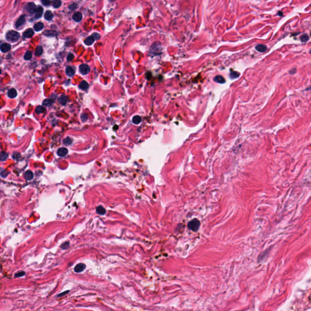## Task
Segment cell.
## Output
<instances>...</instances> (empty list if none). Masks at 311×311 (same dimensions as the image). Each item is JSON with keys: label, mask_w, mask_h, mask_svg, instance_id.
I'll return each instance as SVG.
<instances>
[{"label": "cell", "mask_w": 311, "mask_h": 311, "mask_svg": "<svg viewBox=\"0 0 311 311\" xmlns=\"http://www.w3.org/2000/svg\"><path fill=\"white\" fill-rule=\"evenodd\" d=\"M72 139L69 138H66L63 140V143L65 145H69L72 143Z\"/></svg>", "instance_id": "obj_31"}, {"label": "cell", "mask_w": 311, "mask_h": 311, "mask_svg": "<svg viewBox=\"0 0 311 311\" xmlns=\"http://www.w3.org/2000/svg\"><path fill=\"white\" fill-rule=\"evenodd\" d=\"M239 76H240V74L238 72H233L230 74V77H232V78H235L238 77Z\"/></svg>", "instance_id": "obj_35"}, {"label": "cell", "mask_w": 311, "mask_h": 311, "mask_svg": "<svg viewBox=\"0 0 311 311\" xmlns=\"http://www.w3.org/2000/svg\"><path fill=\"white\" fill-rule=\"evenodd\" d=\"M199 225H200L199 221H198V220L196 219H194L190 221V222L189 223V224H188V226H189V229H190V230H191L194 231V232L198 230L199 227Z\"/></svg>", "instance_id": "obj_2"}, {"label": "cell", "mask_w": 311, "mask_h": 311, "mask_svg": "<svg viewBox=\"0 0 311 311\" xmlns=\"http://www.w3.org/2000/svg\"><path fill=\"white\" fill-rule=\"evenodd\" d=\"M86 269V265L83 263H79L74 267V271L77 273H80Z\"/></svg>", "instance_id": "obj_5"}, {"label": "cell", "mask_w": 311, "mask_h": 311, "mask_svg": "<svg viewBox=\"0 0 311 311\" xmlns=\"http://www.w3.org/2000/svg\"><path fill=\"white\" fill-rule=\"evenodd\" d=\"M214 80L216 82L218 83L223 84L225 82V80L224 78L223 77H222L221 76H216L214 78Z\"/></svg>", "instance_id": "obj_21"}, {"label": "cell", "mask_w": 311, "mask_h": 311, "mask_svg": "<svg viewBox=\"0 0 311 311\" xmlns=\"http://www.w3.org/2000/svg\"><path fill=\"white\" fill-rule=\"evenodd\" d=\"M255 49L258 51L261 52H265L267 50V47L265 45H258L255 47Z\"/></svg>", "instance_id": "obj_17"}, {"label": "cell", "mask_w": 311, "mask_h": 311, "mask_svg": "<svg viewBox=\"0 0 311 311\" xmlns=\"http://www.w3.org/2000/svg\"><path fill=\"white\" fill-rule=\"evenodd\" d=\"M94 41H95V38H94V36L92 35V36H88V38L85 40V43L86 45H91L94 42Z\"/></svg>", "instance_id": "obj_19"}, {"label": "cell", "mask_w": 311, "mask_h": 311, "mask_svg": "<svg viewBox=\"0 0 311 311\" xmlns=\"http://www.w3.org/2000/svg\"><path fill=\"white\" fill-rule=\"evenodd\" d=\"M58 102L62 105H65L67 102V97L65 95H63L58 98Z\"/></svg>", "instance_id": "obj_18"}, {"label": "cell", "mask_w": 311, "mask_h": 311, "mask_svg": "<svg viewBox=\"0 0 311 311\" xmlns=\"http://www.w3.org/2000/svg\"><path fill=\"white\" fill-rule=\"evenodd\" d=\"M92 36H94V38H95V40H98L99 38H100V35H99L98 34H97V33H94Z\"/></svg>", "instance_id": "obj_38"}, {"label": "cell", "mask_w": 311, "mask_h": 311, "mask_svg": "<svg viewBox=\"0 0 311 311\" xmlns=\"http://www.w3.org/2000/svg\"><path fill=\"white\" fill-rule=\"evenodd\" d=\"M73 58H74V55H73V54H69V55H67V61H71L73 59Z\"/></svg>", "instance_id": "obj_36"}, {"label": "cell", "mask_w": 311, "mask_h": 311, "mask_svg": "<svg viewBox=\"0 0 311 311\" xmlns=\"http://www.w3.org/2000/svg\"><path fill=\"white\" fill-rule=\"evenodd\" d=\"M43 9L41 6H38L37 8H36V11H35V17L36 18H39L41 17L42 15H43Z\"/></svg>", "instance_id": "obj_10"}, {"label": "cell", "mask_w": 311, "mask_h": 311, "mask_svg": "<svg viewBox=\"0 0 311 311\" xmlns=\"http://www.w3.org/2000/svg\"><path fill=\"white\" fill-rule=\"evenodd\" d=\"M32 57V54L31 51H27L24 56V59L25 60H29Z\"/></svg>", "instance_id": "obj_25"}, {"label": "cell", "mask_w": 311, "mask_h": 311, "mask_svg": "<svg viewBox=\"0 0 311 311\" xmlns=\"http://www.w3.org/2000/svg\"><path fill=\"white\" fill-rule=\"evenodd\" d=\"M25 275V272H24V271H21V272H18V273H16L15 275V276L16 278L21 277V276H23V275Z\"/></svg>", "instance_id": "obj_32"}, {"label": "cell", "mask_w": 311, "mask_h": 311, "mask_svg": "<svg viewBox=\"0 0 311 311\" xmlns=\"http://www.w3.org/2000/svg\"><path fill=\"white\" fill-rule=\"evenodd\" d=\"M66 73L67 76H69V77H72L74 75V74H75V70L71 66H68V67H66Z\"/></svg>", "instance_id": "obj_12"}, {"label": "cell", "mask_w": 311, "mask_h": 311, "mask_svg": "<svg viewBox=\"0 0 311 311\" xmlns=\"http://www.w3.org/2000/svg\"><path fill=\"white\" fill-rule=\"evenodd\" d=\"M72 18L76 22H80L82 19V14H81L80 12H76L75 14L73 15Z\"/></svg>", "instance_id": "obj_11"}, {"label": "cell", "mask_w": 311, "mask_h": 311, "mask_svg": "<svg viewBox=\"0 0 311 311\" xmlns=\"http://www.w3.org/2000/svg\"><path fill=\"white\" fill-rule=\"evenodd\" d=\"M20 34L15 31H10L5 35V38L8 41L15 42L19 40Z\"/></svg>", "instance_id": "obj_1"}, {"label": "cell", "mask_w": 311, "mask_h": 311, "mask_svg": "<svg viewBox=\"0 0 311 311\" xmlns=\"http://www.w3.org/2000/svg\"><path fill=\"white\" fill-rule=\"evenodd\" d=\"M79 71L80 73H82L83 75H86L90 71V67L86 64H83V65H81L80 66Z\"/></svg>", "instance_id": "obj_3"}, {"label": "cell", "mask_w": 311, "mask_h": 311, "mask_svg": "<svg viewBox=\"0 0 311 311\" xmlns=\"http://www.w3.org/2000/svg\"><path fill=\"white\" fill-rule=\"evenodd\" d=\"M44 111H45V108H43V107H41V106H38L35 108V112L36 114H38L43 113Z\"/></svg>", "instance_id": "obj_23"}, {"label": "cell", "mask_w": 311, "mask_h": 311, "mask_svg": "<svg viewBox=\"0 0 311 311\" xmlns=\"http://www.w3.org/2000/svg\"><path fill=\"white\" fill-rule=\"evenodd\" d=\"M11 46L8 43H3L1 45V51L2 52H7L10 50Z\"/></svg>", "instance_id": "obj_7"}, {"label": "cell", "mask_w": 311, "mask_h": 311, "mask_svg": "<svg viewBox=\"0 0 311 311\" xmlns=\"http://www.w3.org/2000/svg\"><path fill=\"white\" fill-rule=\"evenodd\" d=\"M69 242H65V243H63V244L61 245V247L62 249H67V248L69 247Z\"/></svg>", "instance_id": "obj_33"}, {"label": "cell", "mask_w": 311, "mask_h": 311, "mask_svg": "<svg viewBox=\"0 0 311 311\" xmlns=\"http://www.w3.org/2000/svg\"><path fill=\"white\" fill-rule=\"evenodd\" d=\"M41 3L45 6H48L51 4V1H47V0H44V1H41Z\"/></svg>", "instance_id": "obj_34"}, {"label": "cell", "mask_w": 311, "mask_h": 311, "mask_svg": "<svg viewBox=\"0 0 311 311\" xmlns=\"http://www.w3.org/2000/svg\"><path fill=\"white\" fill-rule=\"evenodd\" d=\"M34 34V32L32 29H28L26 30L24 33H23V37L26 38H31L33 36Z\"/></svg>", "instance_id": "obj_8"}, {"label": "cell", "mask_w": 311, "mask_h": 311, "mask_svg": "<svg viewBox=\"0 0 311 311\" xmlns=\"http://www.w3.org/2000/svg\"><path fill=\"white\" fill-rule=\"evenodd\" d=\"M88 119V116L86 114H83L82 115V120H83V122L86 121Z\"/></svg>", "instance_id": "obj_37"}, {"label": "cell", "mask_w": 311, "mask_h": 311, "mask_svg": "<svg viewBox=\"0 0 311 311\" xmlns=\"http://www.w3.org/2000/svg\"><path fill=\"white\" fill-rule=\"evenodd\" d=\"M309 52H310V53H311V51H309Z\"/></svg>", "instance_id": "obj_42"}, {"label": "cell", "mask_w": 311, "mask_h": 311, "mask_svg": "<svg viewBox=\"0 0 311 311\" xmlns=\"http://www.w3.org/2000/svg\"><path fill=\"white\" fill-rule=\"evenodd\" d=\"M89 87V85L86 81H82L79 85V88L82 90H87Z\"/></svg>", "instance_id": "obj_15"}, {"label": "cell", "mask_w": 311, "mask_h": 311, "mask_svg": "<svg viewBox=\"0 0 311 311\" xmlns=\"http://www.w3.org/2000/svg\"><path fill=\"white\" fill-rule=\"evenodd\" d=\"M36 8H37V7H36L35 4L34 3H32V2L27 3L26 6V10L29 12H30V13H34V12H35Z\"/></svg>", "instance_id": "obj_4"}, {"label": "cell", "mask_w": 311, "mask_h": 311, "mask_svg": "<svg viewBox=\"0 0 311 311\" xmlns=\"http://www.w3.org/2000/svg\"><path fill=\"white\" fill-rule=\"evenodd\" d=\"M53 16H54V15H53V14L52 13L51 11H49V10L46 11V13H45V18L47 21L51 20L52 19Z\"/></svg>", "instance_id": "obj_20"}, {"label": "cell", "mask_w": 311, "mask_h": 311, "mask_svg": "<svg viewBox=\"0 0 311 311\" xmlns=\"http://www.w3.org/2000/svg\"><path fill=\"white\" fill-rule=\"evenodd\" d=\"M8 158V154L6 152H4V151H1V161H5L6 159H7Z\"/></svg>", "instance_id": "obj_29"}, {"label": "cell", "mask_w": 311, "mask_h": 311, "mask_svg": "<svg viewBox=\"0 0 311 311\" xmlns=\"http://www.w3.org/2000/svg\"><path fill=\"white\" fill-rule=\"evenodd\" d=\"M53 103V100H51V99H45L44 101L43 102V105H45V106H51V105H52Z\"/></svg>", "instance_id": "obj_28"}, {"label": "cell", "mask_w": 311, "mask_h": 311, "mask_svg": "<svg viewBox=\"0 0 311 311\" xmlns=\"http://www.w3.org/2000/svg\"><path fill=\"white\" fill-rule=\"evenodd\" d=\"M61 5V1L59 0H54L52 2V5L54 8H58Z\"/></svg>", "instance_id": "obj_24"}, {"label": "cell", "mask_w": 311, "mask_h": 311, "mask_svg": "<svg viewBox=\"0 0 311 311\" xmlns=\"http://www.w3.org/2000/svg\"><path fill=\"white\" fill-rule=\"evenodd\" d=\"M68 153V150L65 148H60L57 151V154L60 157H64Z\"/></svg>", "instance_id": "obj_9"}, {"label": "cell", "mask_w": 311, "mask_h": 311, "mask_svg": "<svg viewBox=\"0 0 311 311\" xmlns=\"http://www.w3.org/2000/svg\"><path fill=\"white\" fill-rule=\"evenodd\" d=\"M141 120H142V119L140 116H134V117H133V122L134 124H139L140 123Z\"/></svg>", "instance_id": "obj_26"}, {"label": "cell", "mask_w": 311, "mask_h": 311, "mask_svg": "<svg viewBox=\"0 0 311 311\" xmlns=\"http://www.w3.org/2000/svg\"><path fill=\"white\" fill-rule=\"evenodd\" d=\"M96 211L100 215H104L106 213V210L102 206H98L96 209Z\"/></svg>", "instance_id": "obj_22"}, {"label": "cell", "mask_w": 311, "mask_h": 311, "mask_svg": "<svg viewBox=\"0 0 311 311\" xmlns=\"http://www.w3.org/2000/svg\"><path fill=\"white\" fill-rule=\"evenodd\" d=\"M24 178L26 180H28V181L32 180L34 178V174L31 171H27L24 174Z\"/></svg>", "instance_id": "obj_14"}, {"label": "cell", "mask_w": 311, "mask_h": 311, "mask_svg": "<svg viewBox=\"0 0 311 311\" xmlns=\"http://www.w3.org/2000/svg\"><path fill=\"white\" fill-rule=\"evenodd\" d=\"M7 96H8L9 97H10V98H15V97H16V96H17L16 91L15 90V89H10V90L8 91Z\"/></svg>", "instance_id": "obj_13"}, {"label": "cell", "mask_w": 311, "mask_h": 311, "mask_svg": "<svg viewBox=\"0 0 311 311\" xmlns=\"http://www.w3.org/2000/svg\"><path fill=\"white\" fill-rule=\"evenodd\" d=\"M25 21H26L25 16H24V15H21V16L18 19V20L16 21V23H15V27H16V28L21 27V26H22L23 24H24Z\"/></svg>", "instance_id": "obj_6"}, {"label": "cell", "mask_w": 311, "mask_h": 311, "mask_svg": "<svg viewBox=\"0 0 311 311\" xmlns=\"http://www.w3.org/2000/svg\"><path fill=\"white\" fill-rule=\"evenodd\" d=\"M69 291H65V292H62V293H61L60 294H59V295H58V296H63V295H66V294L69 293Z\"/></svg>", "instance_id": "obj_39"}, {"label": "cell", "mask_w": 311, "mask_h": 311, "mask_svg": "<svg viewBox=\"0 0 311 311\" xmlns=\"http://www.w3.org/2000/svg\"><path fill=\"white\" fill-rule=\"evenodd\" d=\"M43 27H44V24H43L42 23H40H40H36L34 26V29H35V31H36V32L41 31V30L43 29Z\"/></svg>", "instance_id": "obj_16"}, {"label": "cell", "mask_w": 311, "mask_h": 311, "mask_svg": "<svg viewBox=\"0 0 311 311\" xmlns=\"http://www.w3.org/2000/svg\"><path fill=\"white\" fill-rule=\"evenodd\" d=\"M278 15H280V16H283V13H282L281 12H279Z\"/></svg>", "instance_id": "obj_40"}, {"label": "cell", "mask_w": 311, "mask_h": 311, "mask_svg": "<svg viewBox=\"0 0 311 311\" xmlns=\"http://www.w3.org/2000/svg\"><path fill=\"white\" fill-rule=\"evenodd\" d=\"M42 52H43V49H42L41 46H39L36 47V50H35V55L36 56H40L41 55Z\"/></svg>", "instance_id": "obj_27"}, {"label": "cell", "mask_w": 311, "mask_h": 311, "mask_svg": "<svg viewBox=\"0 0 311 311\" xmlns=\"http://www.w3.org/2000/svg\"><path fill=\"white\" fill-rule=\"evenodd\" d=\"M309 89H311V87H310V88H309V89H307V90H309Z\"/></svg>", "instance_id": "obj_41"}, {"label": "cell", "mask_w": 311, "mask_h": 311, "mask_svg": "<svg viewBox=\"0 0 311 311\" xmlns=\"http://www.w3.org/2000/svg\"><path fill=\"white\" fill-rule=\"evenodd\" d=\"M300 38H301V41L302 42H306L309 40V36L307 35V34H303V35H302L301 36Z\"/></svg>", "instance_id": "obj_30"}]
</instances>
